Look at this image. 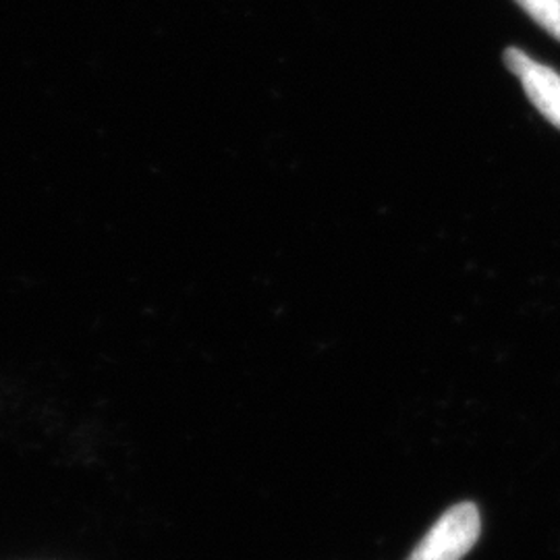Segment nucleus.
<instances>
[{
    "mask_svg": "<svg viewBox=\"0 0 560 560\" xmlns=\"http://www.w3.org/2000/svg\"><path fill=\"white\" fill-rule=\"evenodd\" d=\"M515 2L552 38L560 40V0H515Z\"/></svg>",
    "mask_w": 560,
    "mask_h": 560,
    "instance_id": "nucleus-3",
    "label": "nucleus"
},
{
    "mask_svg": "<svg viewBox=\"0 0 560 560\" xmlns=\"http://www.w3.org/2000/svg\"><path fill=\"white\" fill-rule=\"evenodd\" d=\"M480 511L471 502L451 506L407 560H460L480 538Z\"/></svg>",
    "mask_w": 560,
    "mask_h": 560,
    "instance_id": "nucleus-1",
    "label": "nucleus"
},
{
    "mask_svg": "<svg viewBox=\"0 0 560 560\" xmlns=\"http://www.w3.org/2000/svg\"><path fill=\"white\" fill-rule=\"evenodd\" d=\"M504 65L521 81L523 92L529 102L538 108L541 117L550 120L560 129V75L541 65L538 60L527 57L520 48L504 50Z\"/></svg>",
    "mask_w": 560,
    "mask_h": 560,
    "instance_id": "nucleus-2",
    "label": "nucleus"
}]
</instances>
